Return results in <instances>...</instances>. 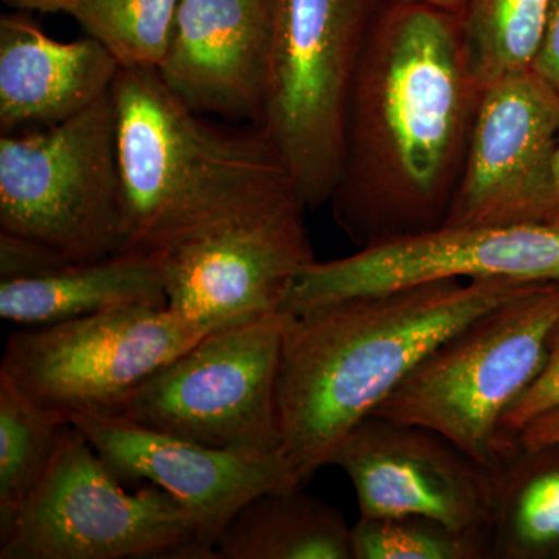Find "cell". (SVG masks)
Returning a JSON list of instances; mask_svg holds the SVG:
<instances>
[{
    "instance_id": "obj_1",
    "label": "cell",
    "mask_w": 559,
    "mask_h": 559,
    "mask_svg": "<svg viewBox=\"0 0 559 559\" xmlns=\"http://www.w3.org/2000/svg\"><path fill=\"white\" fill-rule=\"evenodd\" d=\"M349 87L334 221L360 248L439 229L457 190L480 90L460 13L382 3Z\"/></svg>"
},
{
    "instance_id": "obj_2",
    "label": "cell",
    "mask_w": 559,
    "mask_h": 559,
    "mask_svg": "<svg viewBox=\"0 0 559 559\" xmlns=\"http://www.w3.org/2000/svg\"><path fill=\"white\" fill-rule=\"evenodd\" d=\"M533 285L507 278L437 280L289 314L277 412L283 454L301 485L330 465L349 430L437 345Z\"/></svg>"
},
{
    "instance_id": "obj_3",
    "label": "cell",
    "mask_w": 559,
    "mask_h": 559,
    "mask_svg": "<svg viewBox=\"0 0 559 559\" xmlns=\"http://www.w3.org/2000/svg\"><path fill=\"white\" fill-rule=\"evenodd\" d=\"M127 250L160 252L300 201L259 124L189 108L156 69L120 68L112 90Z\"/></svg>"
},
{
    "instance_id": "obj_4",
    "label": "cell",
    "mask_w": 559,
    "mask_h": 559,
    "mask_svg": "<svg viewBox=\"0 0 559 559\" xmlns=\"http://www.w3.org/2000/svg\"><path fill=\"white\" fill-rule=\"evenodd\" d=\"M559 323V282L530 286L452 333L371 414L454 441L481 465H500V419L535 380Z\"/></svg>"
},
{
    "instance_id": "obj_5",
    "label": "cell",
    "mask_w": 559,
    "mask_h": 559,
    "mask_svg": "<svg viewBox=\"0 0 559 559\" xmlns=\"http://www.w3.org/2000/svg\"><path fill=\"white\" fill-rule=\"evenodd\" d=\"M374 0H270V66L259 127L305 209L330 202L344 160L349 87Z\"/></svg>"
},
{
    "instance_id": "obj_6",
    "label": "cell",
    "mask_w": 559,
    "mask_h": 559,
    "mask_svg": "<svg viewBox=\"0 0 559 559\" xmlns=\"http://www.w3.org/2000/svg\"><path fill=\"white\" fill-rule=\"evenodd\" d=\"M0 231L72 263L124 252L112 94L69 119L0 138Z\"/></svg>"
},
{
    "instance_id": "obj_7",
    "label": "cell",
    "mask_w": 559,
    "mask_h": 559,
    "mask_svg": "<svg viewBox=\"0 0 559 559\" xmlns=\"http://www.w3.org/2000/svg\"><path fill=\"white\" fill-rule=\"evenodd\" d=\"M0 559H210L197 525L156 485L127 491L70 423Z\"/></svg>"
},
{
    "instance_id": "obj_8",
    "label": "cell",
    "mask_w": 559,
    "mask_h": 559,
    "mask_svg": "<svg viewBox=\"0 0 559 559\" xmlns=\"http://www.w3.org/2000/svg\"><path fill=\"white\" fill-rule=\"evenodd\" d=\"M288 319L277 312L212 331L110 415L216 450L283 452L277 381Z\"/></svg>"
},
{
    "instance_id": "obj_9",
    "label": "cell",
    "mask_w": 559,
    "mask_h": 559,
    "mask_svg": "<svg viewBox=\"0 0 559 559\" xmlns=\"http://www.w3.org/2000/svg\"><path fill=\"white\" fill-rule=\"evenodd\" d=\"M210 333L168 308L146 305L24 326L7 340L0 381L68 421L110 415Z\"/></svg>"
},
{
    "instance_id": "obj_10",
    "label": "cell",
    "mask_w": 559,
    "mask_h": 559,
    "mask_svg": "<svg viewBox=\"0 0 559 559\" xmlns=\"http://www.w3.org/2000/svg\"><path fill=\"white\" fill-rule=\"evenodd\" d=\"M559 282V226L539 223L444 226L360 248L301 271L283 312L437 280Z\"/></svg>"
},
{
    "instance_id": "obj_11",
    "label": "cell",
    "mask_w": 559,
    "mask_h": 559,
    "mask_svg": "<svg viewBox=\"0 0 559 559\" xmlns=\"http://www.w3.org/2000/svg\"><path fill=\"white\" fill-rule=\"evenodd\" d=\"M304 205L280 207L160 250L167 308L216 331L283 312L314 263Z\"/></svg>"
},
{
    "instance_id": "obj_12",
    "label": "cell",
    "mask_w": 559,
    "mask_h": 559,
    "mask_svg": "<svg viewBox=\"0 0 559 559\" xmlns=\"http://www.w3.org/2000/svg\"><path fill=\"white\" fill-rule=\"evenodd\" d=\"M330 465L352 480L360 516L417 514L487 536L495 469L437 430L370 414L349 430Z\"/></svg>"
},
{
    "instance_id": "obj_13",
    "label": "cell",
    "mask_w": 559,
    "mask_h": 559,
    "mask_svg": "<svg viewBox=\"0 0 559 559\" xmlns=\"http://www.w3.org/2000/svg\"><path fill=\"white\" fill-rule=\"evenodd\" d=\"M558 138L559 92L535 70L484 87L444 224L532 223Z\"/></svg>"
},
{
    "instance_id": "obj_14",
    "label": "cell",
    "mask_w": 559,
    "mask_h": 559,
    "mask_svg": "<svg viewBox=\"0 0 559 559\" xmlns=\"http://www.w3.org/2000/svg\"><path fill=\"white\" fill-rule=\"evenodd\" d=\"M70 423L120 480L167 491L190 514L210 559L227 522L250 499L304 487L283 452L216 450L116 415H76Z\"/></svg>"
},
{
    "instance_id": "obj_15",
    "label": "cell",
    "mask_w": 559,
    "mask_h": 559,
    "mask_svg": "<svg viewBox=\"0 0 559 559\" xmlns=\"http://www.w3.org/2000/svg\"><path fill=\"white\" fill-rule=\"evenodd\" d=\"M270 0H180L157 73L202 116L260 124L270 66Z\"/></svg>"
},
{
    "instance_id": "obj_16",
    "label": "cell",
    "mask_w": 559,
    "mask_h": 559,
    "mask_svg": "<svg viewBox=\"0 0 559 559\" xmlns=\"http://www.w3.org/2000/svg\"><path fill=\"white\" fill-rule=\"evenodd\" d=\"M0 17V131L47 127L90 108L112 90L120 64L97 39L61 43L32 17Z\"/></svg>"
},
{
    "instance_id": "obj_17",
    "label": "cell",
    "mask_w": 559,
    "mask_h": 559,
    "mask_svg": "<svg viewBox=\"0 0 559 559\" xmlns=\"http://www.w3.org/2000/svg\"><path fill=\"white\" fill-rule=\"evenodd\" d=\"M138 305L167 308L157 252L127 250L68 264L39 277L0 282V318L22 329Z\"/></svg>"
},
{
    "instance_id": "obj_18",
    "label": "cell",
    "mask_w": 559,
    "mask_h": 559,
    "mask_svg": "<svg viewBox=\"0 0 559 559\" xmlns=\"http://www.w3.org/2000/svg\"><path fill=\"white\" fill-rule=\"evenodd\" d=\"M216 559H353L352 527L342 513L301 488L250 499L227 522Z\"/></svg>"
},
{
    "instance_id": "obj_19",
    "label": "cell",
    "mask_w": 559,
    "mask_h": 559,
    "mask_svg": "<svg viewBox=\"0 0 559 559\" xmlns=\"http://www.w3.org/2000/svg\"><path fill=\"white\" fill-rule=\"evenodd\" d=\"M495 473L488 559L559 558V447L513 448Z\"/></svg>"
},
{
    "instance_id": "obj_20",
    "label": "cell",
    "mask_w": 559,
    "mask_h": 559,
    "mask_svg": "<svg viewBox=\"0 0 559 559\" xmlns=\"http://www.w3.org/2000/svg\"><path fill=\"white\" fill-rule=\"evenodd\" d=\"M551 0H466L462 43L477 87L533 69L538 57Z\"/></svg>"
},
{
    "instance_id": "obj_21",
    "label": "cell",
    "mask_w": 559,
    "mask_h": 559,
    "mask_svg": "<svg viewBox=\"0 0 559 559\" xmlns=\"http://www.w3.org/2000/svg\"><path fill=\"white\" fill-rule=\"evenodd\" d=\"M69 425L0 381V543L49 468Z\"/></svg>"
},
{
    "instance_id": "obj_22",
    "label": "cell",
    "mask_w": 559,
    "mask_h": 559,
    "mask_svg": "<svg viewBox=\"0 0 559 559\" xmlns=\"http://www.w3.org/2000/svg\"><path fill=\"white\" fill-rule=\"evenodd\" d=\"M180 0H87L70 16L116 58L120 68L157 69Z\"/></svg>"
},
{
    "instance_id": "obj_23",
    "label": "cell",
    "mask_w": 559,
    "mask_h": 559,
    "mask_svg": "<svg viewBox=\"0 0 559 559\" xmlns=\"http://www.w3.org/2000/svg\"><path fill=\"white\" fill-rule=\"evenodd\" d=\"M352 546L353 559H488L487 536L417 514L360 516Z\"/></svg>"
},
{
    "instance_id": "obj_24",
    "label": "cell",
    "mask_w": 559,
    "mask_h": 559,
    "mask_svg": "<svg viewBox=\"0 0 559 559\" xmlns=\"http://www.w3.org/2000/svg\"><path fill=\"white\" fill-rule=\"evenodd\" d=\"M557 407H559V323L551 333L546 360L535 380L530 382L528 388L518 396L500 419L498 439H496L500 462L513 450L514 441L530 421Z\"/></svg>"
},
{
    "instance_id": "obj_25",
    "label": "cell",
    "mask_w": 559,
    "mask_h": 559,
    "mask_svg": "<svg viewBox=\"0 0 559 559\" xmlns=\"http://www.w3.org/2000/svg\"><path fill=\"white\" fill-rule=\"evenodd\" d=\"M72 264L40 242L0 231V280L39 277Z\"/></svg>"
},
{
    "instance_id": "obj_26",
    "label": "cell",
    "mask_w": 559,
    "mask_h": 559,
    "mask_svg": "<svg viewBox=\"0 0 559 559\" xmlns=\"http://www.w3.org/2000/svg\"><path fill=\"white\" fill-rule=\"evenodd\" d=\"M533 70L559 92V0H551L546 33Z\"/></svg>"
},
{
    "instance_id": "obj_27",
    "label": "cell",
    "mask_w": 559,
    "mask_h": 559,
    "mask_svg": "<svg viewBox=\"0 0 559 559\" xmlns=\"http://www.w3.org/2000/svg\"><path fill=\"white\" fill-rule=\"evenodd\" d=\"M516 447L525 450L559 447V407L530 421L514 441V448Z\"/></svg>"
},
{
    "instance_id": "obj_28",
    "label": "cell",
    "mask_w": 559,
    "mask_h": 559,
    "mask_svg": "<svg viewBox=\"0 0 559 559\" xmlns=\"http://www.w3.org/2000/svg\"><path fill=\"white\" fill-rule=\"evenodd\" d=\"M532 223L559 226V138L557 148H555L554 162H551L549 180H547L543 200L536 209Z\"/></svg>"
},
{
    "instance_id": "obj_29",
    "label": "cell",
    "mask_w": 559,
    "mask_h": 559,
    "mask_svg": "<svg viewBox=\"0 0 559 559\" xmlns=\"http://www.w3.org/2000/svg\"><path fill=\"white\" fill-rule=\"evenodd\" d=\"M16 11H40V13H68L79 10L87 0H2Z\"/></svg>"
},
{
    "instance_id": "obj_30",
    "label": "cell",
    "mask_w": 559,
    "mask_h": 559,
    "mask_svg": "<svg viewBox=\"0 0 559 559\" xmlns=\"http://www.w3.org/2000/svg\"><path fill=\"white\" fill-rule=\"evenodd\" d=\"M377 3H417V5L433 7V9L462 13L466 0H374Z\"/></svg>"
}]
</instances>
